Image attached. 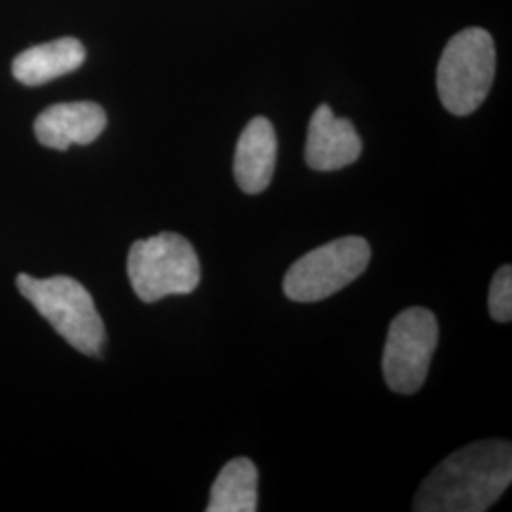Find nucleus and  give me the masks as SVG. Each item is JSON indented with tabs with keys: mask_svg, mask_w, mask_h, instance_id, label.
<instances>
[{
	"mask_svg": "<svg viewBox=\"0 0 512 512\" xmlns=\"http://www.w3.org/2000/svg\"><path fill=\"white\" fill-rule=\"evenodd\" d=\"M128 275L139 300L152 304L165 296L194 293L202 281V266L188 239L162 232L131 245Z\"/></svg>",
	"mask_w": 512,
	"mask_h": 512,
	"instance_id": "nucleus-3",
	"label": "nucleus"
},
{
	"mask_svg": "<svg viewBox=\"0 0 512 512\" xmlns=\"http://www.w3.org/2000/svg\"><path fill=\"white\" fill-rule=\"evenodd\" d=\"M363 152V143L353 124L336 118L329 105L313 112L306 139V164L315 171H336L355 164Z\"/></svg>",
	"mask_w": 512,
	"mask_h": 512,
	"instance_id": "nucleus-7",
	"label": "nucleus"
},
{
	"mask_svg": "<svg viewBox=\"0 0 512 512\" xmlns=\"http://www.w3.org/2000/svg\"><path fill=\"white\" fill-rule=\"evenodd\" d=\"M494 38L471 27L452 38L440 57L437 88L444 109L456 116L475 112L494 84Z\"/></svg>",
	"mask_w": 512,
	"mask_h": 512,
	"instance_id": "nucleus-4",
	"label": "nucleus"
},
{
	"mask_svg": "<svg viewBox=\"0 0 512 512\" xmlns=\"http://www.w3.org/2000/svg\"><path fill=\"white\" fill-rule=\"evenodd\" d=\"M105 128L107 114L103 107L78 101L44 110L35 122V135L44 147L67 150L71 145H90Z\"/></svg>",
	"mask_w": 512,
	"mask_h": 512,
	"instance_id": "nucleus-8",
	"label": "nucleus"
},
{
	"mask_svg": "<svg viewBox=\"0 0 512 512\" xmlns=\"http://www.w3.org/2000/svg\"><path fill=\"white\" fill-rule=\"evenodd\" d=\"M490 315L497 323H509L512 319V268L501 266L494 275L488 296Z\"/></svg>",
	"mask_w": 512,
	"mask_h": 512,
	"instance_id": "nucleus-12",
	"label": "nucleus"
},
{
	"mask_svg": "<svg viewBox=\"0 0 512 512\" xmlns=\"http://www.w3.org/2000/svg\"><path fill=\"white\" fill-rule=\"evenodd\" d=\"M277 137L272 122L264 116L253 118L239 135L234 175L245 194L264 192L274 177Z\"/></svg>",
	"mask_w": 512,
	"mask_h": 512,
	"instance_id": "nucleus-9",
	"label": "nucleus"
},
{
	"mask_svg": "<svg viewBox=\"0 0 512 512\" xmlns=\"http://www.w3.org/2000/svg\"><path fill=\"white\" fill-rule=\"evenodd\" d=\"M512 482V446L507 440L467 444L421 482L416 512L488 511Z\"/></svg>",
	"mask_w": 512,
	"mask_h": 512,
	"instance_id": "nucleus-1",
	"label": "nucleus"
},
{
	"mask_svg": "<svg viewBox=\"0 0 512 512\" xmlns=\"http://www.w3.org/2000/svg\"><path fill=\"white\" fill-rule=\"evenodd\" d=\"M258 509V471L251 459L228 461L217 476L207 512H255Z\"/></svg>",
	"mask_w": 512,
	"mask_h": 512,
	"instance_id": "nucleus-11",
	"label": "nucleus"
},
{
	"mask_svg": "<svg viewBox=\"0 0 512 512\" xmlns=\"http://www.w3.org/2000/svg\"><path fill=\"white\" fill-rule=\"evenodd\" d=\"M439 344L437 317L425 308L401 311L389 325L382 368L389 389L414 395L425 384L433 353Z\"/></svg>",
	"mask_w": 512,
	"mask_h": 512,
	"instance_id": "nucleus-6",
	"label": "nucleus"
},
{
	"mask_svg": "<svg viewBox=\"0 0 512 512\" xmlns=\"http://www.w3.org/2000/svg\"><path fill=\"white\" fill-rule=\"evenodd\" d=\"M18 289L74 349L92 357L101 355L107 342V330L92 294L84 285L67 275L37 279L21 274Z\"/></svg>",
	"mask_w": 512,
	"mask_h": 512,
	"instance_id": "nucleus-2",
	"label": "nucleus"
},
{
	"mask_svg": "<svg viewBox=\"0 0 512 512\" xmlns=\"http://www.w3.org/2000/svg\"><path fill=\"white\" fill-rule=\"evenodd\" d=\"M368 262L370 245L365 238L334 239L294 262L283 279V291L293 302L325 300L353 283Z\"/></svg>",
	"mask_w": 512,
	"mask_h": 512,
	"instance_id": "nucleus-5",
	"label": "nucleus"
},
{
	"mask_svg": "<svg viewBox=\"0 0 512 512\" xmlns=\"http://www.w3.org/2000/svg\"><path fill=\"white\" fill-rule=\"evenodd\" d=\"M86 50L76 38H59L25 50L14 59V76L25 86H40L82 67Z\"/></svg>",
	"mask_w": 512,
	"mask_h": 512,
	"instance_id": "nucleus-10",
	"label": "nucleus"
}]
</instances>
